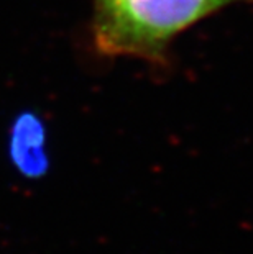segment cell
I'll list each match as a JSON object with an SVG mask.
<instances>
[{
	"instance_id": "cell-1",
	"label": "cell",
	"mask_w": 253,
	"mask_h": 254,
	"mask_svg": "<svg viewBox=\"0 0 253 254\" xmlns=\"http://www.w3.org/2000/svg\"><path fill=\"white\" fill-rule=\"evenodd\" d=\"M234 2L240 0H92L90 36L104 56L165 64L177 35Z\"/></svg>"
},
{
	"instance_id": "cell-2",
	"label": "cell",
	"mask_w": 253,
	"mask_h": 254,
	"mask_svg": "<svg viewBox=\"0 0 253 254\" xmlns=\"http://www.w3.org/2000/svg\"><path fill=\"white\" fill-rule=\"evenodd\" d=\"M43 127L33 115H23L15 122L10 141V154L15 166L25 176H40L46 169L43 151Z\"/></svg>"
}]
</instances>
